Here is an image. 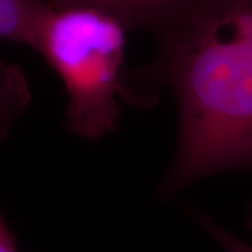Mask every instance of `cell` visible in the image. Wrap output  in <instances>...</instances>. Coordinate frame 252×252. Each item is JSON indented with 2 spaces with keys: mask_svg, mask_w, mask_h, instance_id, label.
<instances>
[{
  "mask_svg": "<svg viewBox=\"0 0 252 252\" xmlns=\"http://www.w3.org/2000/svg\"><path fill=\"white\" fill-rule=\"evenodd\" d=\"M153 73L178 105V142L161 195L252 168V0H187L158 32Z\"/></svg>",
  "mask_w": 252,
  "mask_h": 252,
  "instance_id": "obj_1",
  "label": "cell"
},
{
  "mask_svg": "<svg viewBox=\"0 0 252 252\" xmlns=\"http://www.w3.org/2000/svg\"><path fill=\"white\" fill-rule=\"evenodd\" d=\"M192 216L199 224L202 225V228L207 234L216 241L217 245L223 250V252H252V245L244 241L243 238L230 233L224 227L217 224L212 219H209L198 212H192Z\"/></svg>",
  "mask_w": 252,
  "mask_h": 252,
  "instance_id": "obj_5",
  "label": "cell"
},
{
  "mask_svg": "<svg viewBox=\"0 0 252 252\" xmlns=\"http://www.w3.org/2000/svg\"><path fill=\"white\" fill-rule=\"evenodd\" d=\"M31 102L26 74L17 64L0 59V142Z\"/></svg>",
  "mask_w": 252,
  "mask_h": 252,
  "instance_id": "obj_4",
  "label": "cell"
},
{
  "mask_svg": "<svg viewBox=\"0 0 252 252\" xmlns=\"http://www.w3.org/2000/svg\"><path fill=\"white\" fill-rule=\"evenodd\" d=\"M245 224L252 231V202L251 205L248 206V209H247V213H245Z\"/></svg>",
  "mask_w": 252,
  "mask_h": 252,
  "instance_id": "obj_7",
  "label": "cell"
},
{
  "mask_svg": "<svg viewBox=\"0 0 252 252\" xmlns=\"http://www.w3.org/2000/svg\"><path fill=\"white\" fill-rule=\"evenodd\" d=\"M127 31L124 21L101 9L49 6L35 51L62 81L69 132L99 139L117 127L118 99L125 94Z\"/></svg>",
  "mask_w": 252,
  "mask_h": 252,
  "instance_id": "obj_2",
  "label": "cell"
},
{
  "mask_svg": "<svg viewBox=\"0 0 252 252\" xmlns=\"http://www.w3.org/2000/svg\"><path fill=\"white\" fill-rule=\"evenodd\" d=\"M0 252H18L14 234L11 233L1 213H0Z\"/></svg>",
  "mask_w": 252,
  "mask_h": 252,
  "instance_id": "obj_6",
  "label": "cell"
},
{
  "mask_svg": "<svg viewBox=\"0 0 252 252\" xmlns=\"http://www.w3.org/2000/svg\"><path fill=\"white\" fill-rule=\"evenodd\" d=\"M48 10L46 0H0V39L35 49Z\"/></svg>",
  "mask_w": 252,
  "mask_h": 252,
  "instance_id": "obj_3",
  "label": "cell"
}]
</instances>
